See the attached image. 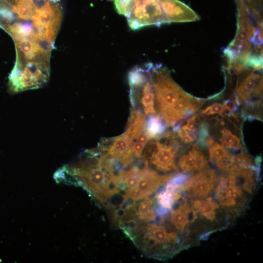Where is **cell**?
<instances>
[{
	"label": "cell",
	"instance_id": "7402d4cb",
	"mask_svg": "<svg viewBox=\"0 0 263 263\" xmlns=\"http://www.w3.org/2000/svg\"></svg>",
	"mask_w": 263,
	"mask_h": 263
},
{
	"label": "cell",
	"instance_id": "8992f818",
	"mask_svg": "<svg viewBox=\"0 0 263 263\" xmlns=\"http://www.w3.org/2000/svg\"><path fill=\"white\" fill-rule=\"evenodd\" d=\"M47 60H32L17 63L9 77V89L13 93L39 88L49 77Z\"/></svg>",
	"mask_w": 263,
	"mask_h": 263
},
{
	"label": "cell",
	"instance_id": "3957f363",
	"mask_svg": "<svg viewBox=\"0 0 263 263\" xmlns=\"http://www.w3.org/2000/svg\"><path fill=\"white\" fill-rule=\"evenodd\" d=\"M214 189L218 204L230 220L237 218L245 211L251 195L245 189L243 178L236 170L220 176Z\"/></svg>",
	"mask_w": 263,
	"mask_h": 263
},
{
	"label": "cell",
	"instance_id": "2e32d148",
	"mask_svg": "<svg viewBox=\"0 0 263 263\" xmlns=\"http://www.w3.org/2000/svg\"><path fill=\"white\" fill-rule=\"evenodd\" d=\"M166 125L158 115L149 116L146 123V131L150 139L158 137L164 133Z\"/></svg>",
	"mask_w": 263,
	"mask_h": 263
},
{
	"label": "cell",
	"instance_id": "5b68a950",
	"mask_svg": "<svg viewBox=\"0 0 263 263\" xmlns=\"http://www.w3.org/2000/svg\"><path fill=\"white\" fill-rule=\"evenodd\" d=\"M128 81L132 107L145 116L156 115L154 91L146 64L132 69L128 74Z\"/></svg>",
	"mask_w": 263,
	"mask_h": 263
},
{
	"label": "cell",
	"instance_id": "ba28073f",
	"mask_svg": "<svg viewBox=\"0 0 263 263\" xmlns=\"http://www.w3.org/2000/svg\"><path fill=\"white\" fill-rule=\"evenodd\" d=\"M125 17L132 30L168 23L157 0H131Z\"/></svg>",
	"mask_w": 263,
	"mask_h": 263
},
{
	"label": "cell",
	"instance_id": "e0dca14e",
	"mask_svg": "<svg viewBox=\"0 0 263 263\" xmlns=\"http://www.w3.org/2000/svg\"><path fill=\"white\" fill-rule=\"evenodd\" d=\"M197 114L187 120L186 123L179 128L178 134L180 139L184 142L194 141L197 137L196 118Z\"/></svg>",
	"mask_w": 263,
	"mask_h": 263
},
{
	"label": "cell",
	"instance_id": "9a60e30c",
	"mask_svg": "<svg viewBox=\"0 0 263 263\" xmlns=\"http://www.w3.org/2000/svg\"><path fill=\"white\" fill-rule=\"evenodd\" d=\"M261 76L254 73H251L245 77L236 89V104H241L248 101L253 93L256 95L261 96L262 79L258 82Z\"/></svg>",
	"mask_w": 263,
	"mask_h": 263
},
{
	"label": "cell",
	"instance_id": "52a82bcc",
	"mask_svg": "<svg viewBox=\"0 0 263 263\" xmlns=\"http://www.w3.org/2000/svg\"><path fill=\"white\" fill-rule=\"evenodd\" d=\"M59 0H39L32 18L37 31V37L41 41H54L59 29L62 16Z\"/></svg>",
	"mask_w": 263,
	"mask_h": 263
},
{
	"label": "cell",
	"instance_id": "5bb4252c",
	"mask_svg": "<svg viewBox=\"0 0 263 263\" xmlns=\"http://www.w3.org/2000/svg\"><path fill=\"white\" fill-rule=\"evenodd\" d=\"M207 163V156L196 144L179 157L177 167L183 173L193 172L205 169Z\"/></svg>",
	"mask_w": 263,
	"mask_h": 263
},
{
	"label": "cell",
	"instance_id": "9c48e42d",
	"mask_svg": "<svg viewBox=\"0 0 263 263\" xmlns=\"http://www.w3.org/2000/svg\"><path fill=\"white\" fill-rule=\"evenodd\" d=\"M173 176V174H161L150 167L144 165L137 184L126 190L122 203L132 204L148 197L164 185Z\"/></svg>",
	"mask_w": 263,
	"mask_h": 263
},
{
	"label": "cell",
	"instance_id": "ffe728a7",
	"mask_svg": "<svg viewBox=\"0 0 263 263\" xmlns=\"http://www.w3.org/2000/svg\"><path fill=\"white\" fill-rule=\"evenodd\" d=\"M130 0H114L116 11L119 14L126 16Z\"/></svg>",
	"mask_w": 263,
	"mask_h": 263
},
{
	"label": "cell",
	"instance_id": "8fae6325",
	"mask_svg": "<svg viewBox=\"0 0 263 263\" xmlns=\"http://www.w3.org/2000/svg\"><path fill=\"white\" fill-rule=\"evenodd\" d=\"M168 218L169 224L184 238L189 247V229L193 219L190 201L182 196L173 206Z\"/></svg>",
	"mask_w": 263,
	"mask_h": 263
},
{
	"label": "cell",
	"instance_id": "44dd1931",
	"mask_svg": "<svg viewBox=\"0 0 263 263\" xmlns=\"http://www.w3.org/2000/svg\"><path fill=\"white\" fill-rule=\"evenodd\" d=\"M4 2V0H0V7H1V6L2 5V4Z\"/></svg>",
	"mask_w": 263,
	"mask_h": 263
},
{
	"label": "cell",
	"instance_id": "6da1fadb",
	"mask_svg": "<svg viewBox=\"0 0 263 263\" xmlns=\"http://www.w3.org/2000/svg\"><path fill=\"white\" fill-rule=\"evenodd\" d=\"M114 163L95 148L85 150L76 161L62 167L56 176L82 186L105 206L120 190Z\"/></svg>",
	"mask_w": 263,
	"mask_h": 263
},
{
	"label": "cell",
	"instance_id": "30bf717a",
	"mask_svg": "<svg viewBox=\"0 0 263 263\" xmlns=\"http://www.w3.org/2000/svg\"><path fill=\"white\" fill-rule=\"evenodd\" d=\"M96 148L123 167L131 164L134 159L130 138L125 132L115 137L102 139Z\"/></svg>",
	"mask_w": 263,
	"mask_h": 263
},
{
	"label": "cell",
	"instance_id": "4fadbf2b",
	"mask_svg": "<svg viewBox=\"0 0 263 263\" xmlns=\"http://www.w3.org/2000/svg\"><path fill=\"white\" fill-rule=\"evenodd\" d=\"M168 23L198 20L199 17L187 5L178 0H157Z\"/></svg>",
	"mask_w": 263,
	"mask_h": 263
},
{
	"label": "cell",
	"instance_id": "7a4b0ae2",
	"mask_svg": "<svg viewBox=\"0 0 263 263\" xmlns=\"http://www.w3.org/2000/svg\"><path fill=\"white\" fill-rule=\"evenodd\" d=\"M123 228L146 255L164 260L188 246L183 238L169 224L135 223Z\"/></svg>",
	"mask_w": 263,
	"mask_h": 263
},
{
	"label": "cell",
	"instance_id": "7c38bea8",
	"mask_svg": "<svg viewBox=\"0 0 263 263\" xmlns=\"http://www.w3.org/2000/svg\"><path fill=\"white\" fill-rule=\"evenodd\" d=\"M218 178L215 171L204 169L188 178L184 193L190 199H202L207 197L214 190Z\"/></svg>",
	"mask_w": 263,
	"mask_h": 263
},
{
	"label": "cell",
	"instance_id": "277c9868",
	"mask_svg": "<svg viewBox=\"0 0 263 263\" xmlns=\"http://www.w3.org/2000/svg\"><path fill=\"white\" fill-rule=\"evenodd\" d=\"M149 141L144 149V164L164 173L176 171L178 169L176 159L180 145L174 134L165 133Z\"/></svg>",
	"mask_w": 263,
	"mask_h": 263
},
{
	"label": "cell",
	"instance_id": "d6986e66",
	"mask_svg": "<svg viewBox=\"0 0 263 263\" xmlns=\"http://www.w3.org/2000/svg\"><path fill=\"white\" fill-rule=\"evenodd\" d=\"M223 109L224 107L221 104L219 103H215L202 111L201 113L207 115L214 114H219L221 115L223 112Z\"/></svg>",
	"mask_w": 263,
	"mask_h": 263
},
{
	"label": "cell",
	"instance_id": "ac0fdd59",
	"mask_svg": "<svg viewBox=\"0 0 263 263\" xmlns=\"http://www.w3.org/2000/svg\"><path fill=\"white\" fill-rule=\"evenodd\" d=\"M222 146L225 149L238 150L242 149L239 138L227 129L224 128L221 131Z\"/></svg>",
	"mask_w": 263,
	"mask_h": 263
}]
</instances>
